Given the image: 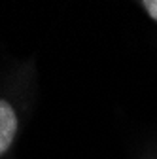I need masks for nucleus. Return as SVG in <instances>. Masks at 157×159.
I'll use <instances>...</instances> for the list:
<instances>
[{"instance_id":"1","label":"nucleus","mask_w":157,"mask_h":159,"mask_svg":"<svg viewBox=\"0 0 157 159\" xmlns=\"http://www.w3.org/2000/svg\"><path fill=\"white\" fill-rule=\"evenodd\" d=\"M17 129H19V121L13 106L6 98H0V157L13 144Z\"/></svg>"},{"instance_id":"2","label":"nucleus","mask_w":157,"mask_h":159,"mask_svg":"<svg viewBox=\"0 0 157 159\" xmlns=\"http://www.w3.org/2000/svg\"><path fill=\"white\" fill-rule=\"evenodd\" d=\"M140 6L146 10V13L153 19V21H157V0H142Z\"/></svg>"}]
</instances>
